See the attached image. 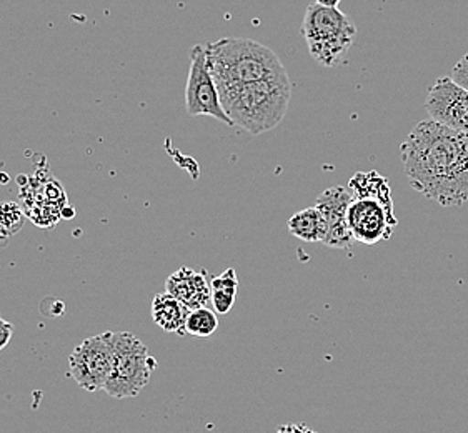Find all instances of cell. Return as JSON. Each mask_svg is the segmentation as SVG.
<instances>
[{"label":"cell","mask_w":468,"mask_h":433,"mask_svg":"<svg viewBox=\"0 0 468 433\" xmlns=\"http://www.w3.org/2000/svg\"><path fill=\"white\" fill-rule=\"evenodd\" d=\"M103 337L113 354L112 372L103 390L113 398L139 396L149 385L157 360L150 355L149 347L131 332H105Z\"/></svg>","instance_id":"5b68a950"},{"label":"cell","mask_w":468,"mask_h":433,"mask_svg":"<svg viewBox=\"0 0 468 433\" xmlns=\"http://www.w3.org/2000/svg\"><path fill=\"white\" fill-rule=\"evenodd\" d=\"M403 172L413 189L441 207L468 200V135L421 121L400 145Z\"/></svg>","instance_id":"6da1fadb"},{"label":"cell","mask_w":468,"mask_h":433,"mask_svg":"<svg viewBox=\"0 0 468 433\" xmlns=\"http://www.w3.org/2000/svg\"><path fill=\"white\" fill-rule=\"evenodd\" d=\"M186 111L188 115H208L220 122L234 127L230 117L225 113L216 80L207 60L206 46H194L190 50L187 87H186Z\"/></svg>","instance_id":"8992f818"},{"label":"cell","mask_w":468,"mask_h":433,"mask_svg":"<svg viewBox=\"0 0 468 433\" xmlns=\"http://www.w3.org/2000/svg\"><path fill=\"white\" fill-rule=\"evenodd\" d=\"M425 111L433 122L468 135V90L450 77H441L429 89Z\"/></svg>","instance_id":"ba28073f"},{"label":"cell","mask_w":468,"mask_h":433,"mask_svg":"<svg viewBox=\"0 0 468 433\" xmlns=\"http://www.w3.org/2000/svg\"><path fill=\"white\" fill-rule=\"evenodd\" d=\"M150 312L157 327L169 333L186 335V322L190 311L176 297L167 292L157 293L152 301Z\"/></svg>","instance_id":"7c38bea8"},{"label":"cell","mask_w":468,"mask_h":433,"mask_svg":"<svg viewBox=\"0 0 468 433\" xmlns=\"http://www.w3.org/2000/svg\"><path fill=\"white\" fill-rule=\"evenodd\" d=\"M206 50L217 89L287 74L279 56L252 38H220L207 44Z\"/></svg>","instance_id":"3957f363"},{"label":"cell","mask_w":468,"mask_h":433,"mask_svg":"<svg viewBox=\"0 0 468 433\" xmlns=\"http://www.w3.org/2000/svg\"><path fill=\"white\" fill-rule=\"evenodd\" d=\"M350 190L344 187L324 190L320 194L315 207L325 216L327 222V237L324 244L330 248H350L356 238L348 226V207L352 204Z\"/></svg>","instance_id":"30bf717a"},{"label":"cell","mask_w":468,"mask_h":433,"mask_svg":"<svg viewBox=\"0 0 468 433\" xmlns=\"http://www.w3.org/2000/svg\"><path fill=\"white\" fill-rule=\"evenodd\" d=\"M348 226L356 242L375 245L392 237L397 218L378 200L354 198L348 207Z\"/></svg>","instance_id":"9c48e42d"},{"label":"cell","mask_w":468,"mask_h":433,"mask_svg":"<svg viewBox=\"0 0 468 433\" xmlns=\"http://www.w3.org/2000/svg\"><path fill=\"white\" fill-rule=\"evenodd\" d=\"M12 335H14V325L10 322L0 319V350H4L9 345Z\"/></svg>","instance_id":"ac0fdd59"},{"label":"cell","mask_w":468,"mask_h":433,"mask_svg":"<svg viewBox=\"0 0 468 433\" xmlns=\"http://www.w3.org/2000/svg\"><path fill=\"white\" fill-rule=\"evenodd\" d=\"M450 79L468 90V54L462 57L450 72Z\"/></svg>","instance_id":"e0dca14e"},{"label":"cell","mask_w":468,"mask_h":433,"mask_svg":"<svg viewBox=\"0 0 468 433\" xmlns=\"http://www.w3.org/2000/svg\"><path fill=\"white\" fill-rule=\"evenodd\" d=\"M112 365V349L102 333L85 339L72 350L69 357V375L85 392L97 394L105 388Z\"/></svg>","instance_id":"52a82bcc"},{"label":"cell","mask_w":468,"mask_h":433,"mask_svg":"<svg viewBox=\"0 0 468 433\" xmlns=\"http://www.w3.org/2000/svg\"><path fill=\"white\" fill-rule=\"evenodd\" d=\"M165 292L182 301L188 311L206 309L212 299V289L206 270L196 272L194 269L182 267L170 273L165 282Z\"/></svg>","instance_id":"8fae6325"},{"label":"cell","mask_w":468,"mask_h":433,"mask_svg":"<svg viewBox=\"0 0 468 433\" xmlns=\"http://www.w3.org/2000/svg\"><path fill=\"white\" fill-rule=\"evenodd\" d=\"M289 230L303 242H322L327 237L325 216L317 207L303 208L291 216Z\"/></svg>","instance_id":"5bb4252c"},{"label":"cell","mask_w":468,"mask_h":433,"mask_svg":"<svg viewBox=\"0 0 468 433\" xmlns=\"http://www.w3.org/2000/svg\"><path fill=\"white\" fill-rule=\"evenodd\" d=\"M225 113L252 135L269 132L285 119L292 99L289 74L218 89Z\"/></svg>","instance_id":"7a4b0ae2"},{"label":"cell","mask_w":468,"mask_h":433,"mask_svg":"<svg viewBox=\"0 0 468 433\" xmlns=\"http://www.w3.org/2000/svg\"><path fill=\"white\" fill-rule=\"evenodd\" d=\"M302 34L309 46L310 56L324 67L344 62L356 37V27L342 10L310 4L302 22Z\"/></svg>","instance_id":"277c9868"},{"label":"cell","mask_w":468,"mask_h":433,"mask_svg":"<svg viewBox=\"0 0 468 433\" xmlns=\"http://www.w3.org/2000/svg\"><path fill=\"white\" fill-rule=\"evenodd\" d=\"M275 433H317L312 430L310 427L305 424H287L282 425L281 428Z\"/></svg>","instance_id":"d6986e66"},{"label":"cell","mask_w":468,"mask_h":433,"mask_svg":"<svg viewBox=\"0 0 468 433\" xmlns=\"http://www.w3.org/2000/svg\"><path fill=\"white\" fill-rule=\"evenodd\" d=\"M340 2H342V0H317V4H319V5H322V7H328V9H337Z\"/></svg>","instance_id":"ffe728a7"},{"label":"cell","mask_w":468,"mask_h":433,"mask_svg":"<svg viewBox=\"0 0 468 433\" xmlns=\"http://www.w3.org/2000/svg\"><path fill=\"white\" fill-rule=\"evenodd\" d=\"M350 194L354 198H374L394 212V200L388 180L377 172H358L350 179Z\"/></svg>","instance_id":"4fadbf2b"},{"label":"cell","mask_w":468,"mask_h":433,"mask_svg":"<svg viewBox=\"0 0 468 433\" xmlns=\"http://www.w3.org/2000/svg\"><path fill=\"white\" fill-rule=\"evenodd\" d=\"M212 299L210 303L218 315H227L234 307L235 297L239 290V279L234 269H227L225 272L210 279Z\"/></svg>","instance_id":"9a60e30c"},{"label":"cell","mask_w":468,"mask_h":433,"mask_svg":"<svg viewBox=\"0 0 468 433\" xmlns=\"http://www.w3.org/2000/svg\"><path fill=\"white\" fill-rule=\"evenodd\" d=\"M218 329V317L214 311H210L208 307L206 309H197V311H190L187 322H186V333L198 339H206L216 333Z\"/></svg>","instance_id":"2e32d148"}]
</instances>
